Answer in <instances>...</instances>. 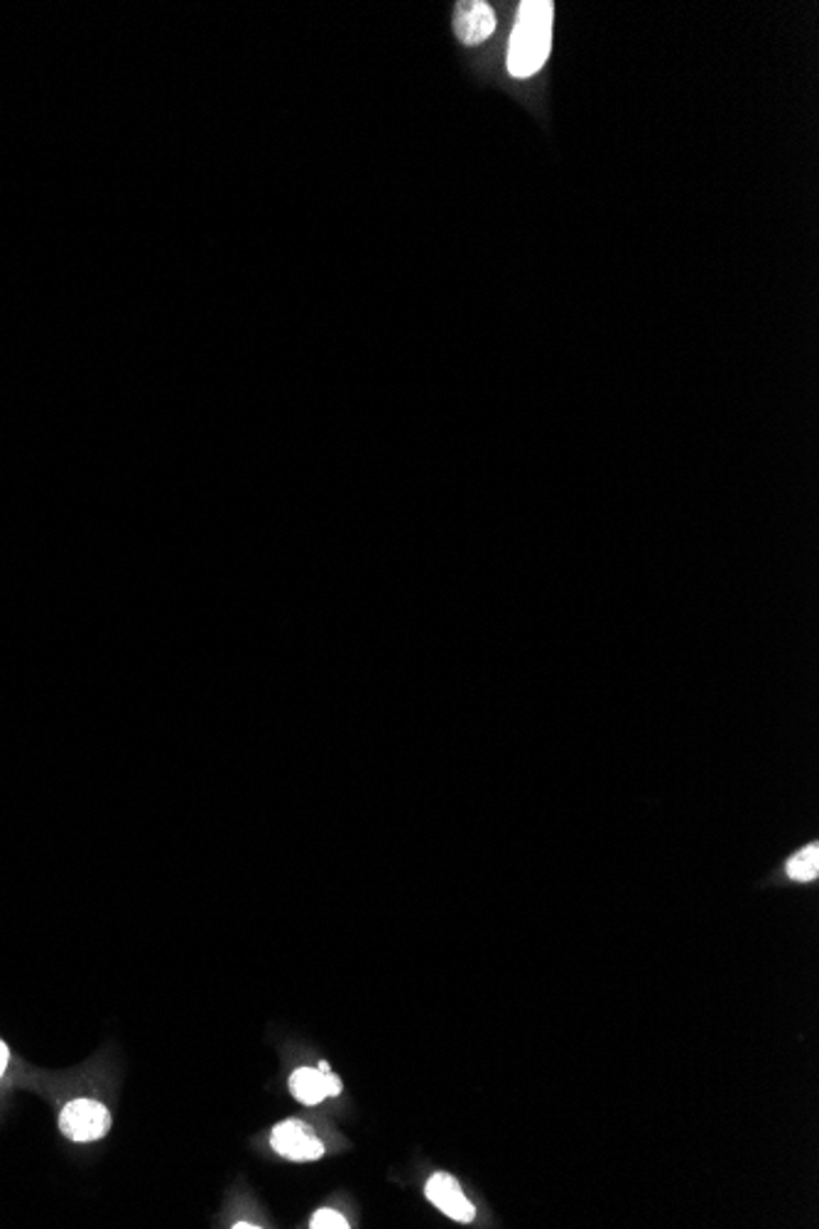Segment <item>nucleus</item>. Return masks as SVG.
Here are the masks:
<instances>
[{
	"instance_id": "obj_1",
	"label": "nucleus",
	"mask_w": 819,
	"mask_h": 1229,
	"mask_svg": "<svg viewBox=\"0 0 819 1229\" xmlns=\"http://www.w3.org/2000/svg\"><path fill=\"white\" fill-rule=\"evenodd\" d=\"M552 15L554 5L548 0L523 3L518 10L516 27L508 42V71L525 79L538 75L550 57L552 45Z\"/></svg>"
},
{
	"instance_id": "obj_2",
	"label": "nucleus",
	"mask_w": 819,
	"mask_h": 1229,
	"mask_svg": "<svg viewBox=\"0 0 819 1229\" xmlns=\"http://www.w3.org/2000/svg\"><path fill=\"white\" fill-rule=\"evenodd\" d=\"M59 1131L75 1143L99 1141L111 1131V1111L97 1099H71L59 1115Z\"/></svg>"
},
{
	"instance_id": "obj_3",
	"label": "nucleus",
	"mask_w": 819,
	"mask_h": 1229,
	"mask_svg": "<svg viewBox=\"0 0 819 1229\" xmlns=\"http://www.w3.org/2000/svg\"><path fill=\"white\" fill-rule=\"evenodd\" d=\"M270 1147L288 1161H317L324 1155V1143L300 1119L280 1121L270 1133Z\"/></svg>"
},
{
	"instance_id": "obj_4",
	"label": "nucleus",
	"mask_w": 819,
	"mask_h": 1229,
	"mask_svg": "<svg viewBox=\"0 0 819 1229\" xmlns=\"http://www.w3.org/2000/svg\"><path fill=\"white\" fill-rule=\"evenodd\" d=\"M425 1195L439 1213H445L455 1222H461V1225L474 1222V1217H476L474 1205H471V1200L464 1195V1191L459 1188L457 1178H451L449 1173H435L425 1185Z\"/></svg>"
},
{
	"instance_id": "obj_5",
	"label": "nucleus",
	"mask_w": 819,
	"mask_h": 1229,
	"mask_svg": "<svg viewBox=\"0 0 819 1229\" xmlns=\"http://www.w3.org/2000/svg\"><path fill=\"white\" fill-rule=\"evenodd\" d=\"M496 30V13L484 0H461L455 8V35L461 45L476 47Z\"/></svg>"
},
{
	"instance_id": "obj_6",
	"label": "nucleus",
	"mask_w": 819,
	"mask_h": 1229,
	"mask_svg": "<svg viewBox=\"0 0 819 1229\" xmlns=\"http://www.w3.org/2000/svg\"><path fill=\"white\" fill-rule=\"evenodd\" d=\"M290 1092L292 1097L300 1099L302 1105H319L327 1097H336L341 1092V1080L334 1075L332 1070L319 1068H300L290 1075Z\"/></svg>"
},
{
	"instance_id": "obj_7",
	"label": "nucleus",
	"mask_w": 819,
	"mask_h": 1229,
	"mask_svg": "<svg viewBox=\"0 0 819 1229\" xmlns=\"http://www.w3.org/2000/svg\"><path fill=\"white\" fill-rule=\"evenodd\" d=\"M819 874V847L810 845L803 852H797L790 864H787V876L795 881H812Z\"/></svg>"
},
{
	"instance_id": "obj_8",
	"label": "nucleus",
	"mask_w": 819,
	"mask_h": 1229,
	"mask_svg": "<svg viewBox=\"0 0 819 1229\" xmlns=\"http://www.w3.org/2000/svg\"><path fill=\"white\" fill-rule=\"evenodd\" d=\"M312 1229H349V1220L341 1213L332 1210V1207H324V1210L314 1213L312 1217Z\"/></svg>"
},
{
	"instance_id": "obj_9",
	"label": "nucleus",
	"mask_w": 819,
	"mask_h": 1229,
	"mask_svg": "<svg viewBox=\"0 0 819 1229\" xmlns=\"http://www.w3.org/2000/svg\"><path fill=\"white\" fill-rule=\"evenodd\" d=\"M8 1060H10V1050L8 1046L0 1041V1077L5 1075V1068H8Z\"/></svg>"
}]
</instances>
